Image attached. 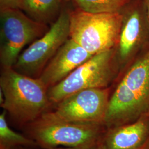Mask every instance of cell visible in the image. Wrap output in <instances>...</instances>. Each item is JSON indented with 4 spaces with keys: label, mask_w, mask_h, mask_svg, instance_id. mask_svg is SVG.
Segmentation results:
<instances>
[{
    "label": "cell",
    "mask_w": 149,
    "mask_h": 149,
    "mask_svg": "<svg viewBox=\"0 0 149 149\" xmlns=\"http://www.w3.org/2000/svg\"><path fill=\"white\" fill-rule=\"evenodd\" d=\"M116 82L104 122L107 129L149 117V48Z\"/></svg>",
    "instance_id": "cell-1"
},
{
    "label": "cell",
    "mask_w": 149,
    "mask_h": 149,
    "mask_svg": "<svg viewBox=\"0 0 149 149\" xmlns=\"http://www.w3.org/2000/svg\"><path fill=\"white\" fill-rule=\"evenodd\" d=\"M0 87L4 97L1 106L20 122L36 121L50 102L48 88L39 77L22 74L13 68L2 69Z\"/></svg>",
    "instance_id": "cell-2"
},
{
    "label": "cell",
    "mask_w": 149,
    "mask_h": 149,
    "mask_svg": "<svg viewBox=\"0 0 149 149\" xmlns=\"http://www.w3.org/2000/svg\"><path fill=\"white\" fill-rule=\"evenodd\" d=\"M70 12V38L92 55L116 47L122 26L121 13Z\"/></svg>",
    "instance_id": "cell-3"
},
{
    "label": "cell",
    "mask_w": 149,
    "mask_h": 149,
    "mask_svg": "<svg viewBox=\"0 0 149 149\" xmlns=\"http://www.w3.org/2000/svg\"><path fill=\"white\" fill-rule=\"evenodd\" d=\"M119 76L113 49L96 54L65 79L48 88L49 100L57 104L80 91L111 87Z\"/></svg>",
    "instance_id": "cell-4"
},
{
    "label": "cell",
    "mask_w": 149,
    "mask_h": 149,
    "mask_svg": "<svg viewBox=\"0 0 149 149\" xmlns=\"http://www.w3.org/2000/svg\"><path fill=\"white\" fill-rule=\"evenodd\" d=\"M120 13L122 26L113 48L119 77L149 48V21L143 0L132 1Z\"/></svg>",
    "instance_id": "cell-5"
},
{
    "label": "cell",
    "mask_w": 149,
    "mask_h": 149,
    "mask_svg": "<svg viewBox=\"0 0 149 149\" xmlns=\"http://www.w3.org/2000/svg\"><path fill=\"white\" fill-rule=\"evenodd\" d=\"M111 93V87L78 91L59 102L54 111L45 112L36 121L104 124Z\"/></svg>",
    "instance_id": "cell-6"
},
{
    "label": "cell",
    "mask_w": 149,
    "mask_h": 149,
    "mask_svg": "<svg viewBox=\"0 0 149 149\" xmlns=\"http://www.w3.org/2000/svg\"><path fill=\"white\" fill-rule=\"evenodd\" d=\"M47 24L33 20L20 9L0 10V63L2 69L13 68L22 50L42 37Z\"/></svg>",
    "instance_id": "cell-7"
},
{
    "label": "cell",
    "mask_w": 149,
    "mask_h": 149,
    "mask_svg": "<svg viewBox=\"0 0 149 149\" xmlns=\"http://www.w3.org/2000/svg\"><path fill=\"white\" fill-rule=\"evenodd\" d=\"M107 128L104 124L36 121L35 139L48 149L58 146L90 149L101 143Z\"/></svg>",
    "instance_id": "cell-8"
},
{
    "label": "cell",
    "mask_w": 149,
    "mask_h": 149,
    "mask_svg": "<svg viewBox=\"0 0 149 149\" xmlns=\"http://www.w3.org/2000/svg\"><path fill=\"white\" fill-rule=\"evenodd\" d=\"M69 38L70 12L62 11L43 36L21 53L13 68L22 74L39 77Z\"/></svg>",
    "instance_id": "cell-9"
},
{
    "label": "cell",
    "mask_w": 149,
    "mask_h": 149,
    "mask_svg": "<svg viewBox=\"0 0 149 149\" xmlns=\"http://www.w3.org/2000/svg\"><path fill=\"white\" fill-rule=\"evenodd\" d=\"M93 56L69 38L49 61L38 77L49 88L65 79Z\"/></svg>",
    "instance_id": "cell-10"
},
{
    "label": "cell",
    "mask_w": 149,
    "mask_h": 149,
    "mask_svg": "<svg viewBox=\"0 0 149 149\" xmlns=\"http://www.w3.org/2000/svg\"><path fill=\"white\" fill-rule=\"evenodd\" d=\"M149 142V117L108 129L102 143L107 149H142Z\"/></svg>",
    "instance_id": "cell-11"
},
{
    "label": "cell",
    "mask_w": 149,
    "mask_h": 149,
    "mask_svg": "<svg viewBox=\"0 0 149 149\" xmlns=\"http://www.w3.org/2000/svg\"><path fill=\"white\" fill-rule=\"evenodd\" d=\"M61 0H20L19 9L33 20L47 24L58 13Z\"/></svg>",
    "instance_id": "cell-12"
},
{
    "label": "cell",
    "mask_w": 149,
    "mask_h": 149,
    "mask_svg": "<svg viewBox=\"0 0 149 149\" xmlns=\"http://www.w3.org/2000/svg\"><path fill=\"white\" fill-rule=\"evenodd\" d=\"M83 11L91 13H120L133 0H72Z\"/></svg>",
    "instance_id": "cell-13"
},
{
    "label": "cell",
    "mask_w": 149,
    "mask_h": 149,
    "mask_svg": "<svg viewBox=\"0 0 149 149\" xmlns=\"http://www.w3.org/2000/svg\"><path fill=\"white\" fill-rule=\"evenodd\" d=\"M7 112L3 111L0 115V148L11 149L18 145L30 146L35 144L32 140L12 130L6 119Z\"/></svg>",
    "instance_id": "cell-14"
},
{
    "label": "cell",
    "mask_w": 149,
    "mask_h": 149,
    "mask_svg": "<svg viewBox=\"0 0 149 149\" xmlns=\"http://www.w3.org/2000/svg\"><path fill=\"white\" fill-rule=\"evenodd\" d=\"M20 0H0V10L19 9Z\"/></svg>",
    "instance_id": "cell-15"
},
{
    "label": "cell",
    "mask_w": 149,
    "mask_h": 149,
    "mask_svg": "<svg viewBox=\"0 0 149 149\" xmlns=\"http://www.w3.org/2000/svg\"><path fill=\"white\" fill-rule=\"evenodd\" d=\"M144 6L145 8V11L146 13V15L149 19V0H143Z\"/></svg>",
    "instance_id": "cell-16"
},
{
    "label": "cell",
    "mask_w": 149,
    "mask_h": 149,
    "mask_svg": "<svg viewBox=\"0 0 149 149\" xmlns=\"http://www.w3.org/2000/svg\"><path fill=\"white\" fill-rule=\"evenodd\" d=\"M90 149H107V148L106 147L104 146V145L103 144L102 142L101 143H100Z\"/></svg>",
    "instance_id": "cell-17"
},
{
    "label": "cell",
    "mask_w": 149,
    "mask_h": 149,
    "mask_svg": "<svg viewBox=\"0 0 149 149\" xmlns=\"http://www.w3.org/2000/svg\"><path fill=\"white\" fill-rule=\"evenodd\" d=\"M85 149V148H59V149H55L54 148H52V149Z\"/></svg>",
    "instance_id": "cell-18"
},
{
    "label": "cell",
    "mask_w": 149,
    "mask_h": 149,
    "mask_svg": "<svg viewBox=\"0 0 149 149\" xmlns=\"http://www.w3.org/2000/svg\"><path fill=\"white\" fill-rule=\"evenodd\" d=\"M142 149H149V142L148 144H146V145Z\"/></svg>",
    "instance_id": "cell-19"
},
{
    "label": "cell",
    "mask_w": 149,
    "mask_h": 149,
    "mask_svg": "<svg viewBox=\"0 0 149 149\" xmlns=\"http://www.w3.org/2000/svg\"><path fill=\"white\" fill-rule=\"evenodd\" d=\"M65 1H69V0H65Z\"/></svg>",
    "instance_id": "cell-20"
}]
</instances>
